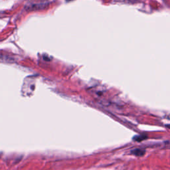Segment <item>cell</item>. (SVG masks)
<instances>
[{
  "label": "cell",
  "instance_id": "cell-1",
  "mask_svg": "<svg viewBox=\"0 0 170 170\" xmlns=\"http://www.w3.org/2000/svg\"><path fill=\"white\" fill-rule=\"evenodd\" d=\"M146 151L144 150V149H135L131 151V153L133 154V155H135L136 156H143L145 154Z\"/></svg>",
  "mask_w": 170,
  "mask_h": 170
},
{
  "label": "cell",
  "instance_id": "cell-2",
  "mask_svg": "<svg viewBox=\"0 0 170 170\" xmlns=\"http://www.w3.org/2000/svg\"><path fill=\"white\" fill-rule=\"evenodd\" d=\"M146 136H136V137H134V140L138 141V142H140V141L146 139Z\"/></svg>",
  "mask_w": 170,
  "mask_h": 170
}]
</instances>
